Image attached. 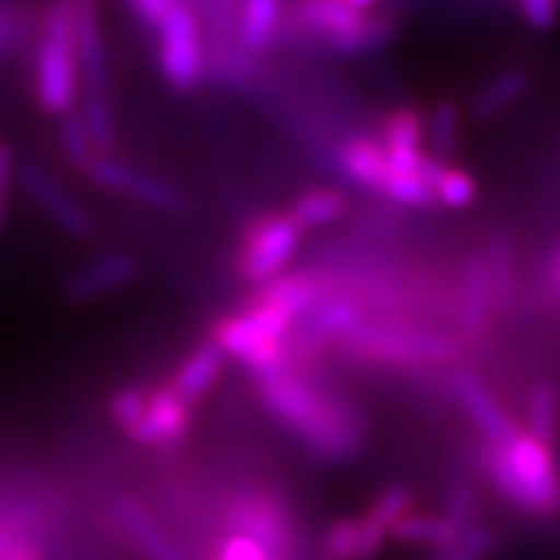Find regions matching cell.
<instances>
[{"mask_svg":"<svg viewBox=\"0 0 560 560\" xmlns=\"http://www.w3.org/2000/svg\"><path fill=\"white\" fill-rule=\"evenodd\" d=\"M257 389L265 410L317 457L346 462L363 450L366 431L350 402L322 395L289 369L257 380Z\"/></svg>","mask_w":560,"mask_h":560,"instance_id":"6da1fadb","label":"cell"},{"mask_svg":"<svg viewBox=\"0 0 560 560\" xmlns=\"http://www.w3.org/2000/svg\"><path fill=\"white\" fill-rule=\"evenodd\" d=\"M480 467L503 501L535 520L560 516V467L550 446L520 431L509 444H480Z\"/></svg>","mask_w":560,"mask_h":560,"instance_id":"7a4b0ae2","label":"cell"},{"mask_svg":"<svg viewBox=\"0 0 560 560\" xmlns=\"http://www.w3.org/2000/svg\"><path fill=\"white\" fill-rule=\"evenodd\" d=\"M293 24L335 55H366L395 37V24L376 16L369 0H312L293 9Z\"/></svg>","mask_w":560,"mask_h":560,"instance_id":"3957f363","label":"cell"},{"mask_svg":"<svg viewBox=\"0 0 560 560\" xmlns=\"http://www.w3.org/2000/svg\"><path fill=\"white\" fill-rule=\"evenodd\" d=\"M79 45L75 3H55L47 11L34 60V94L47 115L66 117L79 96Z\"/></svg>","mask_w":560,"mask_h":560,"instance_id":"277c9868","label":"cell"},{"mask_svg":"<svg viewBox=\"0 0 560 560\" xmlns=\"http://www.w3.org/2000/svg\"><path fill=\"white\" fill-rule=\"evenodd\" d=\"M296 319L270 301L257 299L247 312L221 319L213 330V340L231 359L242 361L255 380L276 374L285 366V338Z\"/></svg>","mask_w":560,"mask_h":560,"instance_id":"5b68a950","label":"cell"},{"mask_svg":"<svg viewBox=\"0 0 560 560\" xmlns=\"http://www.w3.org/2000/svg\"><path fill=\"white\" fill-rule=\"evenodd\" d=\"M75 45H79L81 83L86 91L83 100V120L89 125L96 151L107 156L115 145V115L109 102L107 47H104L100 11L94 3H75Z\"/></svg>","mask_w":560,"mask_h":560,"instance_id":"8992f818","label":"cell"},{"mask_svg":"<svg viewBox=\"0 0 560 560\" xmlns=\"http://www.w3.org/2000/svg\"><path fill=\"white\" fill-rule=\"evenodd\" d=\"M353 355L389 366H444L459 359V346L439 332L412 330L397 325H363L342 340Z\"/></svg>","mask_w":560,"mask_h":560,"instance_id":"52a82bcc","label":"cell"},{"mask_svg":"<svg viewBox=\"0 0 560 560\" xmlns=\"http://www.w3.org/2000/svg\"><path fill=\"white\" fill-rule=\"evenodd\" d=\"M153 34L159 39V68L166 83L182 94L198 89L206 73V47H202L198 13L187 3L170 0Z\"/></svg>","mask_w":560,"mask_h":560,"instance_id":"ba28073f","label":"cell"},{"mask_svg":"<svg viewBox=\"0 0 560 560\" xmlns=\"http://www.w3.org/2000/svg\"><path fill=\"white\" fill-rule=\"evenodd\" d=\"M301 242V229L296 221L285 215H262L252 221L244 231L240 252V272L249 283L268 285L270 280L280 278L291 257L296 255Z\"/></svg>","mask_w":560,"mask_h":560,"instance_id":"9c48e42d","label":"cell"},{"mask_svg":"<svg viewBox=\"0 0 560 560\" xmlns=\"http://www.w3.org/2000/svg\"><path fill=\"white\" fill-rule=\"evenodd\" d=\"M226 522L234 535L249 537L252 542L260 545L270 560H283L289 556V514L270 495L249 493L234 499L229 503Z\"/></svg>","mask_w":560,"mask_h":560,"instance_id":"30bf717a","label":"cell"},{"mask_svg":"<svg viewBox=\"0 0 560 560\" xmlns=\"http://www.w3.org/2000/svg\"><path fill=\"white\" fill-rule=\"evenodd\" d=\"M19 179L26 195L45 210L47 219H50L55 226L66 231L68 236H75V240L91 236L94 223H91L89 213L81 208V202L75 200L73 195L62 190L60 182L55 179L50 172H45L39 164L26 159L19 164Z\"/></svg>","mask_w":560,"mask_h":560,"instance_id":"8fae6325","label":"cell"},{"mask_svg":"<svg viewBox=\"0 0 560 560\" xmlns=\"http://www.w3.org/2000/svg\"><path fill=\"white\" fill-rule=\"evenodd\" d=\"M452 389L457 395V402L462 410L467 412V418L472 420L475 429L480 431L482 441L490 444H509L522 429L516 425V420L511 418V412L499 402V397L493 395V389L488 387L480 376H475L472 371H459L454 374Z\"/></svg>","mask_w":560,"mask_h":560,"instance_id":"7c38bea8","label":"cell"},{"mask_svg":"<svg viewBox=\"0 0 560 560\" xmlns=\"http://www.w3.org/2000/svg\"><path fill=\"white\" fill-rule=\"evenodd\" d=\"M86 177L91 182H96L100 187H104V190L128 195V198L149 202V206H153V208L177 210L182 206L179 192L174 190L172 185L151 177V174L132 170V166L122 164V161H117V159L96 156L94 164L89 166Z\"/></svg>","mask_w":560,"mask_h":560,"instance_id":"4fadbf2b","label":"cell"},{"mask_svg":"<svg viewBox=\"0 0 560 560\" xmlns=\"http://www.w3.org/2000/svg\"><path fill=\"white\" fill-rule=\"evenodd\" d=\"M192 423V405L170 387H151L149 408L128 436L143 446H170L187 436Z\"/></svg>","mask_w":560,"mask_h":560,"instance_id":"5bb4252c","label":"cell"},{"mask_svg":"<svg viewBox=\"0 0 560 560\" xmlns=\"http://www.w3.org/2000/svg\"><path fill=\"white\" fill-rule=\"evenodd\" d=\"M140 276V260L128 252H112L100 260L89 262L86 268L75 270L66 283H62V296L73 304H86L107 293H115L130 285Z\"/></svg>","mask_w":560,"mask_h":560,"instance_id":"9a60e30c","label":"cell"},{"mask_svg":"<svg viewBox=\"0 0 560 560\" xmlns=\"http://www.w3.org/2000/svg\"><path fill=\"white\" fill-rule=\"evenodd\" d=\"M384 159L400 174H418L420 161L425 156V120L423 115L410 107L389 112L382 120L380 138Z\"/></svg>","mask_w":560,"mask_h":560,"instance_id":"2e32d148","label":"cell"},{"mask_svg":"<svg viewBox=\"0 0 560 560\" xmlns=\"http://www.w3.org/2000/svg\"><path fill=\"white\" fill-rule=\"evenodd\" d=\"M412 493L405 486H392L359 516V560H371L392 537L395 524L410 514Z\"/></svg>","mask_w":560,"mask_h":560,"instance_id":"e0dca14e","label":"cell"},{"mask_svg":"<svg viewBox=\"0 0 560 560\" xmlns=\"http://www.w3.org/2000/svg\"><path fill=\"white\" fill-rule=\"evenodd\" d=\"M493 291H490V278L486 268V257L470 255L465 260L459 278V325L467 335L488 332L490 317H493Z\"/></svg>","mask_w":560,"mask_h":560,"instance_id":"ac0fdd59","label":"cell"},{"mask_svg":"<svg viewBox=\"0 0 560 560\" xmlns=\"http://www.w3.org/2000/svg\"><path fill=\"white\" fill-rule=\"evenodd\" d=\"M332 296V291L327 289V283L312 272H289V276H280L270 280L268 285H262V291L257 293V299L270 301L278 310L291 314L293 319L301 322L317 310L322 301Z\"/></svg>","mask_w":560,"mask_h":560,"instance_id":"d6986e66","label":"cell"},{"mask_svg":"<svg viewBox=\"0 0 560 560\" xmlns=\"http://www.w3.org/2000/svg\"><path fill=\"white\" fill-rule=\"evenodd\" d=\"M226 359L229 355L223 353L219 342L215 340L202 342V346L195 348L192 353L179 363V369L174 371L172 389L177 392L182 400H187L190 405L200 402L202 397L215 387V382L221 380V371Z\"/></svg>","mask_w":560,"mask_h":560,"instance_id":"ffe728a7","label":"cell"},{"mask_svg":"<svg viewBox=\"0 0 560 560\" xmlns=\"http://www.w3.org/2000/svg\"><path fill=\"white\" fill-rule=\"evenodd\" d=\"M335 170L348 182H353V185L366 187L371 192H380L392 166L384 159V151L376 143V138L359 136L348 140L346 145H340L338 153H335Z\"/></svg>","mask_w":560,"mask_h":560,"instance_id":"44dd1931","label":"cell"},{"mask_svg":"<svg viewBox=\"0 0 560 560\" xmlns=\"http://www.w3.org/2000/svg\"><path fill=\"white\" fill-rule=\"evenodd\" d=\"M280 13L283 5L278 0H249V3L240 5V16H236V45H240L242 55L247 58H257L270 50L276 42Z\"/></svg>","mask_w":560,"mask_h":560,"instance_id":"7402d4cb","label":"cell"},{"mask_svg":"<svg viewBox=\"0 0 560 560\" xmlns=\"http://www.w3.org/2000/svg\"><path fill=\"white\" fill-rule=\"evenodd\" d=\"M482 257H486L495 312H509L516 301V289H520L514 242H511V236L503 234V231H495V234H490V240L486 244V255Z\"/></svg>","mask_w":560,"mask_h":560,"instance_id":"603a6c76","label":"cell"},{"mask_svg":"<svg viewBox=\"0 0 560 560\" xmlns=\"http://www.w3.org/2000/svg\"><path fill=\"white\" fill-rule=\"evenodd\" d=\"M306 325V335L312 340L325 342V340H346L348 335H353L363 325V314L353 301L346 296H330L327 301L314 310L310 317L301 319Z\"/></svg>","mask_w":560,"mask_h":560,"instance_id":"cb8c5ba5","label":"cell"},{"mask_svg":"<svg viewBox=\"0 0 560 560\" xmlns=\"http://www.w3.org/2000/svg\"><path fill=\"white\" fill-rule=\"evenodd\" d=\"M392 537L405 545H420V548L441 550L450 548L462 537V532L446 520L444 514H429V511H416L405 514L392 529Z\"/></svg>","mask_w":560,"mask_h":560,"instance_id":"d4e9b609","label":"cell"},{"mask_svg":"<svg viewBox=\"0 0 560 560\" xmlns=\"http://www.w3.org/2000/svg\"><path fill=\"white\" fill-rule=\"evenodd\" d=\"M120 520L125 524V529L130 532V537L136 540L140 550L149 556V560H187L182 556V550L174 545L172 540H166L164 532L159 529V524L151 520V514L140 506L138 501L125 499L120 501Z\"/></svg>","mask_w":560,"mask_h":560,"instance_id":"484cf974","label":"cell"},{"mask_svg":"<svg viewBox=\"0 0 560 560\" xmlns=\"http://www.w3.org/2000/svg\"><path fill=\"white\" fill-rule=\"evenodd\" d=\"M529 91V75L524 70H503V73L490 79L478 94L472 96L470 112L480 120H490V117L501 115L509 107H514Z\"/></svg>","mask_w":560,"mask_h":560,"instance_id":"4316f807","label":"cell"},{"mask_svg":"<svg viewBox=\"0 0 560 560\" xmlns=\"http://www.w3.org/2000/svg\"><path fill=\"white\" fill-rule=\"evenodd\" d=\"M560 425V392L552 382H537L527 400V433L552 450Z\"/></svg>","mask_w":560,"mask_h":560,"instance_id":"83f0119b","label":"cell"},{"mask_svg":"<svg viewBox=\"0 0 560 560\" xmlns=\"http://www.w3.org/2000/svg\"><path fill=\"white\" fill-rule=\"evenodd\" d=\"M348 210L346 195L338 190H312L293 202L291 219L296 221L301 231L306 229H319L327 226V223H335L342 219Z\"/></svg>","mask_w":560,"mask_h":560,"instance_id":"f1b7e54d","label":"cell"},{"mask_svg":"<svg viewBox=\"0 0 560 560\" xmlns=\"http://www.w3.org/2000/svg\"><path fill=\"white\" fill-rule=\"evenodd\" d=\"M459 140V109L452 102H439L425 117V145L429 156L446 164Z\"/></svg>","mask_w":560,"mask_h":560,"instance_id":"f546056e","label":"cell"},{"mask_svg":"<svg viewBox=\"0 0 560 560\" xmlns=\"http://www.w3.org/2000/svg\"><path fill=\"white\" fill-rule=\"evenodd\" d=\"M60 145L66 153L68 164L86 174L89 166L96 159V145L91 140L89 125L83 120L81 112H68L66 117H60Z\"/></svg>","mask_w":560,"mask_h":560,"instance_id":"4dcf8cb0","label":"cell"},{"mask_svg":"<svg viewBox=\"0 0 560 560\" xmlns=\"http://www.w3.org/2000/svg\"><path fill=\"white\" fill-rule=\"evenodd\" d=\"M499 548V537L488 524H472L450 548L433 550L429 560H488Z\"/></svg>","mask_w":560,"mask_h":560,"instance_id":"1f68e13d","label":"cell"},{"mask_svg":"<svg viewBox=\"0 0 560 560\" xmlns=\"http://www.w3.org/2000/svg\"><path fill=\"white\" fill-rule=\"evenodd\" d=\"M319 560H359V520H338L319 542Z\"/></svg>","mask_w":560,"mask_h":560,"instance_id":"d6a6232c","label":"cell"},{"mask_svg":"<svg viewBox=\"0 0 560 560\" xmlns=\"http://www.w3.org/2000/svg\"><path fill=\"white\" fill-rule=\"evenodd\" d=\"M149 397H151V389L140 387V384H130V387L117 389L109 402L112 420H115L122 431L130 433L140 420H143L145 408H149Z\"/></svg>","mask_w":560,"mask_h":560,"instance_id":"836d02e7","label":"cell"},{"mask_svg":"<svg viewBox=\"0 0 560 560\" xmlns=\"http://www.w3.org/2000/svg\"><path fill=\"white\" fill-rule=\"evenodd\" d=\"M444 516L459 532L470 529L472 524H478V493H475L472 482H467V480L452 482L450 490H446Z\"/></svg>","mask_w":560,"mask_h":560,"instance_id":"e575fe53","label":"cell"},{"mask_svg":"<svg viewBox=\"0 0 560 560\" xmlns=\"http://www.w3.org/2000/svg\"><path fill=\"white\" fill-rule=\"evenodd\" d=\"M475 198H478V185H475L470 174L446 166L436 185V202L454 210H465L472 206Z\"/></svg>","mask_w":560,"mask_h":560,"instance_id":"d590c367","label":"cell"},{"mask_svg":"<svg viewBox=\"0 0 560 560\" xmlns=\"http://www.w3.org/2000/svg\"><path fill=\"white\" fill-rule=\"evenodd\" d=\"M520 13L529 30L550 32L558 26L560 5L556 0H524V3H520Z\"/></svg>","mask_w":560,"mask_h":560,"instance_id":"8d00e7d4","label":"cell"},{"mask_svg":"<svg viewBox=\"0 0 560 560\" xmlns=\"http://www.w3.org/2000/svg\"><path fill=\"white\" fill-rule=\"evenodd\" d=\"M21 32H24V21L19 13L11 5H0V60L16 50Z\"/></svg>","mask_w":560,"mask_h":560,"instance_id":"74e56055","label":"cell"},{"mask_svg":"<svg viewBox=\"0 0 560 560\" xmlns=\"http://www.w3.org/2000/svg\"><path fill=\"white\" fill-rule=\"evenodd\" d=\"M219 560H270V558L268 552H265L257 542H252L249 537L231 535L229 540L221 545Z\"/></svg>","mask_w":560,"mask_h":560,"instance_id":"f35d334b","label":"cell"},{"mask_svg":"<svg viewBox=\"0 0 560 560\" xmlns=\"http://www.w3.org/2000/svg\"><path fill=\"white\" fill-rule=\"evenodd\" d=\"M13 177V151L11 145L0 138V229L5 223V200H9V187Z\"/></svg>","mask_w":560,"mask_h":560,"instance_id":"ab89813d","label":"cell"},{"mask_svg":"<svg viewBox=\"0 0 560 560\" xmlns=\"http://www.w3.org/2000/svg\"><path fill=\"white\" fill-rule=\"evenodd\" d=\"M548 291L550 296L560 301V249L556 252V257H552L550 262V270H548Z\"/></svg>","mask_w":560,"mask_h":560,"instance_id":"60d3db41","label":"cell"}]
</instances>
